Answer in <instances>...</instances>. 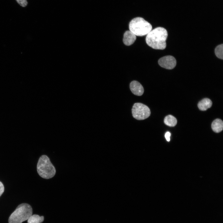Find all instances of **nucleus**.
I'll return each instance as SVG.
<instances>
[{
  "mask_svg": "<svg viewBox=\"0 0 223 223\" xmlns=\"http://www.w3.org/2000/svg\"><path fill=\"white\" fill-rule=\"evenodd\" d=\"M215 54L218 58L223 59V44L219 45L216 47L215 50Z\"/></svg>",
  "mask_w": 223,
  "mask_h": 223,
  "instance_id": "13",
  "label": "nucleus"
},
{
  "mask_svg": "<svg viewBox=\"0 0 223 223\" xmlns=\"http://www.w3.org/2000/svg\"><path fill=\"white\" fill-rule=\"evenodd\" d=\"M211 126L213 131L217 133L220 132L223 129V121L220 119H217L213 121Z\"/></svg>",
  "mask_w": 223,
  "mask_h": 223,
  "instance_id": "10",
  "label": "nucleus"
},
{
  "mask_svg": "<svg viewBox=\"0 0 223 223\" xmlns=\"http://www.w3.org/2000/svg\"><path fill=\"white\" fill-rule=\"evenodd\" d=\"M4 190V187L2 183L0 181V197L3 193Z\"/></svg>",
  "mask_w": 223,
  "mask_h": 223,
  "instance_id": "15",
  "label": "nucleus"
},
{
  "mask_svg": "<svg viewBox=\"0 0 223 223\" xmlns=\"http://www.w3.org/2000/svg\"><path fill=\"white\" fill-rule=\"evenodd\" d=\"M171 135V133H170L168 131L165 134V137L167 140V141L168 142H169L170 140V136Z\"/></svg>",
  "mask_w": 223,
  "mask_h": 223,
  "instance_id": "16",
  "label": "nucleus"
},
{
  "mask_svg": "<svg viewBox=\"0 0 223 223\" xmlns=\"http://www.w3.org/2000/svg\"><path fill=\"white\" fill-rule=\"evenodd\" d=\"M129 31L136 36L146 35L152 29L151 25L143 18L137 17L132 19L129 24Z\"/></svg>",
  "mask_w": 223,
  "mask_h": 223,
  "instance_id": "4",
  "label": "nucleus"
},
{
  "mask_svg": "<svg viewBox=\"0 0 223 223\" xmlns=\"http://www.w3.org/2000/svg\"><path fill=\"white\" fill-rule=\"evenodd\" d=\"M212 105V102L211 100L208 98H205L198 103V106L200 110L205 111L211 107Z\"/></svg>",
  "mask_w": 223,
  "mask_h": 223,
  "instance_id": "9",
  "label": "nucleus"
},
{
  "mask_svg": "<svg viewBox=\"0 0 223 223\" xmlns=\"http://www.w3.org/2000/svg\"><path fill=\"white\" fill-rule=\"evenodd\" d=\"M136 39V36L130 31H127L124 34L123 42L126 46L132 44Z\"/></svg>",
  "mask_w": 223,
  "mask_h": 223,
  "instance_id": "8",
  "label": "nucleus"
},
{
  "mask_svg": "<svg viewBox=\"0 0 223 223\" xmlns=\"http://www.w3.org/2000/svg\"><path fill=\"white\" fill-rule=\"evenodd\" d=\"M17 3L21 6L25 7L28 3L26 0H16Z\"/></svg>",
  "mask_w": 223,
  "mask_h": 223,
  "instance_id": "14",
  "label": "nucleus"
},
{
  "mask_svg": "<svg viewBox=\"0 0 223 223\" xmlns=\"http://www.w3.org/2000/svg\"><path fill=\"white\" fill-rule=\"evenodd\" d=\"M44 219V216L37 215H32L28 220V223H41Z\"/></svg>",
  "mask_w": 223,
  "mask_h": 223,
  "instance_id": "12",
  "label": "nucleus"
},
{
  "mask_svg": "<svg viewBox=\"0 0 223 223\" xmlns=\"http://www.w3.org/2000/svg\"><path fill=\"white\" fill-rule=\"evenodd\" d=\"M132 112L133 117L139 120H144L148 117L151 114L149 107L141 103H134L133 106Z\"/></svg>",
  "mask_w": 223,
  "mask_h": 223,
  "instance_id": "5",
  "label": "nucleus"
},
{
  "mask_svg": "<svg viewBox=\"0 0 223 223\" xmlns=\"http://www.w3.org/2000/svg\"><path fill=\"white\" fill-rule=\"evenodd\" d=\"M37 171L41 177L46 179L53 177L56 173L55 167L50 158L46 155H43L39 158L37 165Z\"/></svg>",
  "mask_w": 223,
  "mask_h": 223,
  "instance_id": "2",
  "label": "nucleus"
},
{
  "mask_svg": "<svg viewBox=\"0 0 223 223\" xmlns=\"http://www.w3.org/2000/svg\"><path fill=\"white\" fill-rule=\"evenodd\" d=\"M168 35L167 31L165 28L161 27L156 28L146 35V43L153 49L164 50L166 46V41Z\"/></svg>",
  "mask_w": 223,
  "mask_h": 223,
  "instance_id": "1",
  "label": "nucleus"
},
{
  "mask_svg": "<svg viewBox=\"0 0 223 223\" xmlns=\"http://www.w3.org/2000/svg\"><path fill=\"white\" fill-rule=\"evenodd\" d=\"M159 65L164 68L172 69L173 68L176 64V60L175 58L171 55H168L160 58L158 60Z\"/></svg>",
  "mask_w": 223,
  "mask_h": 223,
  "instance_id": "6",
  "label": "nucleus"
},
{
  "mask_svg": "<svg viewBox=\"0 0 223 223\" xmlns=\"http://www.w3.org/2000/svg\"><path fill=\"white\" fill-rule=\"evenodd\" d=\"M130 88L132 93L137 96H141L144 93V90L142 85L138 81H133L131 82Z\"/></svg>",
  "mask_w": 223,
  "mask_h": 223,
  "instance_id": "7",
  "label": "nucleus"
},
{
  "mask_svg": "<svg viewBox=\"0 0 223 223\" xmlns=\"http://www.w3.org/2000/svg\"><path fill=\"white\" fill-rule=\"evenodd\" d=\"M164 123L166 125L170 127L175 126L177 123V119L171 115L166 116L164 120Z\"/></svg>",
  "mask_w": 223,
  "mask_h": 223,
  "instance_id": "11",
  "label": "nucleus"
},
{
  "mask_svg": "<svg viewBox=\"0 0 223 223\" xmlns=\"http://www.w3.org/2000/svg\"><path fill=\"white\" fill-rule=\"evenodd\" d=\"M32 208L26 203L19 205L11 214L8 219L9 223H22L29 218L32 214Z\"/></svg>",
  "mask_w": 223,
  "mask_h": 223,
  "instance_id": "3",
  "label": "nucleus"
}]
</instances>
